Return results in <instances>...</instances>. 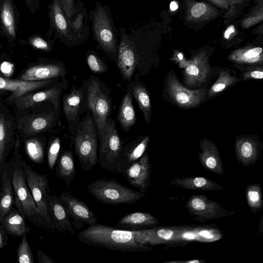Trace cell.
Listing matches in <instances>:
<instances>
[{"instance_id": "f6af8a7d", "label": "cell", "mask_w": 263, "mask_h": 263, "mask_svg": "<svg viewBox=\"0 0 263 263\" xmlns=\"http://www.w3.org/2000/svg\"><path fill=\"white\" fill-rule=\"evenodd\" d=\"M86 58L87 65L92 72L101 73L107 70L108 67L105 63L94 51L88 50L86 53Z\"/></svg>"}, {"instance_id": "484cf974", "label": "cell", "mask_w": 263, "mask_h": 263, "mask_svg": "<svg viewBox=\"0 0 263 263\" xmlns=\"http://www.w3.org/2000/svg\"><path fill=\"white\" fill-rule=\"evenodd\" d=\"M199 147L201 151L199 159L201 165L212 173L223 176V163L215 143L204 138L200 140Z\"/></svg>"}, {"instance_id": "7dc6e473", "label": "cell", "mask_w": 263, "mask_h": 263, "mask_svg": "<svg viewBox=\"0 0 263 263\" xmlns=\"http://www.w3.org/2000/svg\"><path fill=\"white\" fill-rule=\"evenodd\" d=\"M67 18H70L74 11L76 0H58Z\"/></svg>"}, {"instance_id": "4fadbf2b", "label": "cell", "mask_w": 263, "mask_h": 263, "mask_svg": "<svg viewBox=\"0 0 263 263\" xmlns=\"http://www.w3.org/2000/svg\"><path fill=\"white\" fill-rule=\"evenodd\" d=\"M166 85L170 99L181 108L197 107L204 100L207 94V90L204 88L191 90L184 87L174 73L167 76Z\"/></svg>"}, {"instance_id": "6f0895ef", "label": "cell", "mask_w": 263, "mask_h": 263, "mask_svg": "<svg viewBox=\"0 0 263 263\" xmlns=\"http://www.w3.org/2000/svg\"><path fill=\"white\" fill-rule=\"evenodd\" d=\"M178 8V4L175 1H173L171 3L170 9L172 11H175Z\"/></svg>"}, {"instance_id": "60d3db41", "label": "cell", "mask_w": 263, "mask_h": 263, "mask_svg": "<svg viewBox=\"0 0 263 263\" xmlns=\"http://www.w3.org/2000/svg\"><path fill=\"white\" fill-rule=\"evenodd\" d=\"M251 0H229V6L223 15L225 23L232 22L241 13Z\"/></svg>"}, {"instance_id": "f1b7e54d", "label": "cell", "mask_w": 263, "mask_h": 263, "mask_svg": "<svg viewBox=\"0 0 263 263\" xmlns=\"http://www.w3.org/2000/svg\"><path fill=\"white\" fill-rule=\"evenodd\" d=\"M159 223L158 219L151 214L136 212L129 213L122 217L115 228L121 230L135 231L155 227Z\"/></svg>"}, {"instance_id": "e0dca14e", "label": "cell", "mask_w": 263, "mask_h": 263, "mask_svg": "<svg viewBox=\"0 0 263 263\" xmlns=\"http://www.w3.org/2000/svg\"><path fill=\"white\" fill-rule=\"evenodd\" d=\"M58 78L37 81H27L18 79H10L0 73V90L7 91L8 95L3 103L10 105L17 98L32 91L39 90L58 81Z\"/></svg>"}, {"instance_id": "74e56055", "label": "cell", "mask_w": 263, "mask_h": 263, "mask_svg": "<svg viewBox=\"0 0 263 263\" xmlns=\"http://www.w3.org/2000/svg\"><path fill=\"white\" fill-rule=\"evenodd\" d=\"M240 80V78L232 74L230 70L223 69L219 72L216 81L207 91L206 96L209 97L214 96Z\"/></svg>"}, {"instance_id": "d6986e66", "label": "cell", "mask_w": 263, "mask_h": 263, "mask_svg": "<svg viewBox=\"0 0 263 263\" xmlns=\"http://www.w3.org/2000/svg\"><path fill=\"white\" fill-rule=\"evenodd\" d=\"M152 166L148 154L145 152L136 162L130 165L123 172L128 182L139 191L146 193L150 185Z\"/></svg>"}, {"instance_id": "9f6ffc18", "label": "cell", "mask_w": 263, "mask_h": 263, "mask_svg": "<svg viewBox=\"0 0 263 263\" xmlns=\"http://www.w3.org/2000/svg\"><path fill=\"white\" fill-rule=\"evenodd\" d=\"M9 94L7 91L0 90V107L4 104L3 103V97Z\"/></svg>"}, {"instance_id": "f907efd6", "label": "cell", "mask_w": 263, "mask_h": 263, "mask_svg": "<svg viewBox=\"0 0 263 263\" xmlns=\"http://www.w3.org/2000/svg\"><path fill=\"white\" fill-rule=\"evenodd\" d=\"M3 225L0 223V249L8 245V236Z\"/></svg>"}, {"instance_id": "7c38bea8", "label": "cell", "mask_w": 263, "mask_h": 263, "mask_svg": "<svg viewBox=\"0 0 263 263\" xmlns=\"http://www.w3.org/2000/svg\"><path fill=\"white\" fill-rule=\"evenodd\" d=\"M185 208L195 220L202 222L230 215V211L218 202L203 195L191 196L185 204Z\"/></svg>"}, {"instance_id": "30bf717a", "label": "cell", "mask_w": 263, "mask_h": 263, "mask_svg": "<svg viewBox=\"0 0 263 263\" xmlns=\"http://www.w3.org/2000/svg\"><path fill=\"white\" fill-rule=\"evenodd\" d=\"M99 141L98 162L100 167L107 171L117 172L123 142L112 119L107 120L105 132Z\"/></svg>"}, {"instance_id": "ac0fdd59", "label": "cell", "mask_w": 263, "mask_h": 263, "mask_svg": "<svg viewBox=\"0 0 263 263\" xmlns=\"http://www.w3.org/2000/svg\"><path fill=\"white\" fill-rule=\"evenodd\" d=\"M48 7L50 26L46 34L47 37L58 39L68 47H74V42L69 31L68 18L58 1L53 0Z\"/></svg>"}, {"instance_id": "db71d44e", "label": "cell", "mask_w": 263, "mask_h": 263, "mask_svg": "<svg viewBox=\"0 0 263 263\" xmlns=\"http://www.w3.org/2000/svg\"><path fill=\"white\" fill-rule=\"evenodd\" d=\"M236 28L233 25H230L226 30L223 37L226 40H230L232 39V36L235 35H233L236 33Z\"/></svg>"}, {"instance_id": "4316f807", "label": "cell", "mask_w": 263, "mask_h": 263, "mask_svg": "<svg viewBox=\"0 0 263 263\" xmlns=\"http://www.w3.org/2000/svg\"><path fill=\"white\" fill-rule=\"evenodd\" d=\"M16 8L13 0H0L1 33L10 43H13L16 37L18 18Z\"/></svg>"}, {"instance_id": "d4e9b609", "label": "cell", "mask_w": 263, "mask_h": 263, "mask_svg": "<svg viewBox=\"0 0 263 263\" xmlns=\"http://www.w3.org/2000/svg\"><path fill=\"white\" fill-rule=\"evenodd\" d=\"M184 20L188 23H201L218 17L221 11L212 4L195 0H184Z\"/></svg>"}, {"instance_id": "836d02e7", "label": "cell", "mask_w": 263, "mask_h": 263, "mask_svg": "<svg viewBox=\"0 0 263 263\" xmlns=\"http://www.w3.org/2000/svg\"><path fill=\"white\" fill-rule=\"evenodd\" d=\"M1 224L7 233L13 236H22L30 231L26 217L15 208L3 218Z\"/></svg>"}, {"instance_id": "9a60e30c", "label": "cell", "mask_w": 263, "mask_h": 263, "mask_svg": "<svg viewBox=\"0 0 263 263\" xmlns=\"http://www.w3.org/2000/svg\"><path fill=\"white\" fill-rule=\"evenodd\" d=\"M74 229L80 230L84 224L91 226L98 219L89 207L83 201L68 192H62L59 197Z\"/></svg>"}, {"instance_id": "681fc988", "label": "cell", "mask_w": 263, "mask_h": 263, "mask_svg": "<svg viewBox=\"0 0 263 263\" xmlns=\"http://www.w3.org/2000/svg\"><path fill=\"white\" fill-rule=\"evenodd\" d=\"M37 258L39 263H55L45 253L39 249L37 251Z\"/></svg>"}, {"instance_id": "52a82bcc", "label": "cell", "mask_w": 263, "mask_h": 263, "mask_svg": "<svg viewBox=\"0 0 263 263\" xmlns=\"http://www.w3.org/2000/svg\"><path fill=\"white\" fill-rule=\"evenodd\" d=\"M21 164L27 184L38 209L42 227L51 231L55 230L50 211V192L47 174L38 173L23 159Z\"/></svg>"}, {"instance_id": "6da1fadb", "label": "cell", "mask_w": 263, "mask_h": 263, "mask_svg": "<svg viewBox=\"0 0 263 263\" xmlns=\"http://www.w3.org/2000/svg\"><path fill=\"white\" fill-rule=\"evenodd\" d=\"M82 243L121 252L149 251L153 249L140 241V230H125L96 223L77 235Z\"/></svg>"}, {"instance_id": "ba28073f", "label": "cell", "mask_w": 263, "mask_h": 263, "mask_svg": "<svg viewBox=\"0 0 263 263\" xmlns=\"http://www.w3.org/2000/svg\"><path fill=\"white\" fill-rule=\"evenodd\" d=\"M87 188L97 200L111 205L133 204L145 196V193L123 185L115 178L93 181L87 185Z\"/></svg>"}, {"instance_id": "603a6c76", "label": "cell", "mask_w": 263, "mask_h": 263, "mask_svg": "<svg viewBox=\"0 0 263 263\" xmlns=\"http://www.w3.org/2000/svg\"><path fill=\"white\" fill-rule=\"evenodd\" d=\"M262 145L252 136H239L235 140V156L245 166L254 164L260 157Z\"/></svg>"}, {"instance_id": "8fae6325", "label": "cell", "mask_w": 263, "mask_h": 263, "mask_svg": "<svg viewBox=\"0 0 263 263\" xmlns=\"http://www.w3.org/2000/svg\"><path fill=\"white\" fill-rule=\"evenodd\" d=\"M64 84L58 81L43 89L30 91L14 100L10 105L13 106L15 109H20L49 101L53 104L58 118L61 122L60 103Z\"/></svg>"}, {"instance_id": "ee69618b", "label": "cell", "mask_w": 263, "mask_h": 263, "mask_svg": "<svg viewBox=\"0 0 263 263\" xmlns=\"http://www.w3.org/2000/svg\"><path fill=\"white\" fill-rule=\"evenodd\" d=\"M61 148V140L59 137H51L47 151L48 166L52 170L57 163Z\"/></svg>"}, {"instance_id": "1f68e13d", "label": "cell", "mask_w": 263, "mask_h": 263, "mask_svg": "<svg viewBox=\"0 0 263 263\" xmlns=\"http://www.w3.org/2000/svg\"><path fill=\"white\" fill-rule=\"evenodd\" d=\"M173 185L184 189L201 191H222L224 187L213 180L199 176L176 178L170 182Z\"/></svg>"}, {"instance_id": "e575fe53", "label": "cell", "mask_w": 263, "mask_h": 263, "mask_svg": "<svg viewBox=\"0 0 263 263\" xmlns=\"http://www.w3.org/2000/svg\"><path fill=\"white\" fill-rule=\"evenodd\" d=\"M56 176L63 180L68 189L77 175L71 148L63 153L57 161Z\"/></svg>"}, {"instance_id": "f546056e", "label": "cell", "mask_w": 263, "mask_h": 263, "mask_svg": "<svg viewBox=\"0 0 263 263\" xmlns=\"http://www.w3.org/2000/svg\"><path fill=\"white\" fill-rule=\"evenodd\" d=\"M228 59L232 63L239 65H262V48L259 46H245L231 52Z\"/></svg>"}, {"instance_id": "d590c367", "label": "cell", "mask_w": 263, "mask_h": 263, "mask_svg": "<svg viewBox=\"0 0 263 263\" xmlns=\"http://www.w3.org/2000/svg\"><path fill=\"white\" fill-rule=\"evenodd\" d=\"M138 104L147 124L151 121L152 105L148 91L145 86L137 80L131 81L127 89Z\"/></svg>"}, {"instance_id": "c3c4849f", "label": "cell", "mask_w": 263, "mask_h": 263, "mask_svg": "<svg viewBox=\"0 0 263 263\" xmlns=\"http://www.w3.org/2000/svg\"><path fill=\"white\" fill-rule=\"evenodd\" d=\"M171 60L178 64L180 68H185L192 62V59L186 60L183 53L179 51L174 52Z\"/></svg>"}, {"instance_id": "d6a6232c", "label": "cell", "mask_w": 263, "mask_h": 263, "mask_svg": "<svg viewBox=\"0 0 263 263\" xmlns=\"http://www.w3.org/2000/svg\"><path fill=\"white\" fill-rule=\"evenodd\" d=\"M29 159L37 164L44 162L46 138L42 134L35 135L21 139Z\"/></svg>"}, {"instance_id": "680465c9", "label": "cell", "mask_w": 263, "mask_h": 263, "mask_svg": "<svg viewBox=\"0 0 263 263\" xmlns=\"http://www.w3.org/2000/svg\"><path fill=\"white\" fill-rule=\"evenodd\" d=\"M1 48H2V45H1V44L0 43V52H1Z\"/></svg>"}, {"instance_id": "ffe728a7", "label": "cell", "mask_w": 263, "mask_h": 263, "mask_svg": "<svg viewBox=\"0 0 263 263\" xmlns=\"http://www.w3.org/2000/svg\"><path fill=\"white\" fill-rule=\"evenodd\" d=\"M192 62L184 68L183 81L188 87L199 86L207 80L211 72L208 57L201 51L192 57Z\"/></svg>"}, {"instance_id": "2e32d148", "label": "cell", "mask_w": 263, "mask_h": 263, "mask_svg": "<svg viewBox=\"0 0 263 263\" xmlns=\"http://www.w3.org/2000/svg\"><path fill=\"white\" fill-rule=\"evenodd\" d=\"M16 134L15 117L4 103L0 107V179L8 155L14 147Z\"/></svg>"}, {"instance_id": "3957f363", "label": "cell", "mask_w": 263, "mask_h": 263, "mask_svg": "<svg viewBox=\"0 0 263 263\" xmlns=\"http://www.w3.org/2000/svg\"><path fill=\"white\" fill-rule=\"evenodd\" d=\"M117 64L124 80L130 81L136 70L140 69L144 58L143 29L127 30L119 27Z\"/></svg>"}, {"instance_id": "8992f818", "label": "cell", "mask_w": 263, "mask_h": 263, "mask_svg": "<svg viewBox=\"0 0 263 263\" xmlns=\"http://www.w3.org/2000/svg\"><path fill=\"white\" fill-rule=\"evenodd\" d=\"M72 138L82 170L90 171L98 161V136L89 115L87 114L80 121Z\"/></svg>"}, {"instance_id": "f5cc1de1", "label": "cell", "mask_w": 263, "mask_h": 263, "mask_svg": "<svg viewBox=\"0 0 263 263\" xmlns=\"http://www.w3.org/2000/svg\"><path fill=\"white\" fill-rule=\"evenodd\" d=\"M25 2L32 14H34L35 10L39 8L40 0H25Z\"/></svg>"}, {"instance_id": "f35d334b", "label": "cell", "mask_w": 263, "mask_h": 263, "mask_svg": "<svg viewBox=\"0 0 263 263\" xmlns=\"http://www.w3.org/2000/svg\"><path fill=\"white\" fill-rule=\"evenodd\" d=\"M246 197L250 211L253 213L256 214L263 206L260 184H249L246 189Z\"/></svg>"}, {"instance_id": "8d00e7d4", "label": "cell", "mask_w": 263, "mask_h": 263, "mask_svg": "<svg viewBox=\"0 0 263 263\" xmlns=\"http://www.w3.org/2000/svg\"><path fill=\"white\" fill-rule=\"evenodd\" d=\"M117 119L124 132H128L136 123V118L133 105V96L128 90L122 101Z\"/></svg>"}, {"instance_id": "9c48e42d", "label": "cell", "mask_w": 263, "mask_h": 263, "mask_svg": "<svg viewBox=\"0 0 263 263\" xmlns=\"http://www.w3.org/2000/svg\"><path fill=\"white\" fill-rule=\"evenodd\" d=\"M86 102L93 114L99 139L103 136L110 114L112 101L103 91L101 80L91 77L86 91Z\"/></svg>"}, {"instance_id": "83f0119b", "label": "cell", "mask_w": 263, "mask_h": 263, "mask_svg": "<svg viewBox=\"0 0 263 263\" xmlns=\"http://www.w3.org/2000/svg\"><path fill=\"white\" fill-rule=\"evenodd\" d=\"M149 141V136H141L123 146L117 172L123 174L130 165L137 161L145 152Z\"/></svg>"}, {"instance_id": "ab89813d", "label": "cell", "mask_w": 263, "mask_h": 263, "mask_svg": "<svg viewBox=\"0 0 263 263\" xmlns=\"http://www.w3.org/2000/svg\"><path fill=\"white\" fill-rule=\"evenodd\" d=\"M263 3L262 0H257L254 5L248 14L242 19L240 26L243 29L248 28L262 21Z\"/></svg>"}, {"instance_id": "7402d4cb", "label": "cell", "mask_w": 263, "mask_h": 263, "mask_svg": "<svg viewBox=\"0 0 263 263\" xmlns=\"http://www.w3.org/2000/svg\"><path fill=\"white\" fill-rule=\"evenodd\" d=\"M89 16L84 3L78 0L74 5V11L68 18L69 31L74 46H78L87 40L90 33Z\"/></svg>"}, {"instance_id": "7a4b0ae2", "label": "cell", "mask_w": 263, "mask_h": 263, "mask_svg": "<svg viewBox=\"0 0 263 263\" xmlns=\"http://www.w3.org/2000/svg\"><path fill=\"white\" fill-rule=\"evenodd\" d=\"M14 117L17 135L21 139L51 131L57 125L63 127L53 104L49 101L15 109Z\"/></svg>"}, {"instance_id": "cb8c5ba5", "label": "cell", "mask_w": 263, "mask_h": 263, "mask_svg": "<svg viewBox=\"0 0 263 263\" xmlns=\"http://www.w3.org/2000/svg\"><path fill=\"white\" fill-rule=\"evenodd\" d=\"M13 166V157L8 162H6L0 179V223L14 204L12 185Z\"/></svg>"}, {"instance_id": "5bb4252c", "label": "cell", "mask_w": 263, "mask_h": 263, "mask_svg": "<svg viewBox=\"0 0 263 263\" xmlns=\"http://www.w3.org/2000/svg\"><path fill=\"white\" fill-rule=\"evenodd\" d=\"M65 74L66 69L62 62L40 58L37 61L29 64L16 79L27 81H37L59 78Z\"/></svg>"}, {"instance_id": "11a10c76", "label": "cell", "mask_w": 263, "mask_h": 263, "mask_svg": "<svg viewBox=\"0 0 263 263\" xmlns=\"http://www.w3.org/2000/svg\"><path fill=\"white\" fill-rule=\"evenodd\" d=\"M205 260H199V259H192L188 260H180V261H171L166 262L169 263H202L205 262Z\"/></svg>"}, {"instance_id": "b9f144b4", "label": "cell", "mask_w": 263, "mask_h": 263, "mask_svg": "<svg viewBox=\"0 0 263 263\" xmlns=\"http://www.w3.org/2000/svg\"><path fill=\"white\" fill-rule=\"evenodd\" d=\"M56 39H49L39 35H34L28 39V44L33 48L44 52H50L53 48L54 43Z\"/></svg>"}, {"instance_id": "816d5d0a", "label": "cell", "mask_w": 263, "mask_h": 263, "mask_svg": "<svg viewBox=\"0 0 263 263\" xmlns=\"http://www.w3.org/2000/svg\"><path fill=\"white\" fill-rule=\"evenodd\" d=\"M220 9L227 10L229 6V0H208Z\"/></svg>"}, {"instance_id": "44dd1931", "label": "cell", "mask_w": 263, "mask_h": 263, "mask_svg": "<svg viewBox=\"0 0 263 263\" xmlns=\"http://www.w3.org/2000/svg\"><path fill=\"white\" fill-rule=\"evenodd\" d=\"M85 92L83 87L78 89L73 85L69 92L65 93L63 97V109L69 125V131L72 135L80 122V116Z\"/></svg>"}, {"instance_id": "277c9868", "label": "cell", "mask_w": 263, "mask_h": 263, "mask_svg": "<svg viewBox=\"0 0 263 263\" xmlns=\"http://www.w3.org/2000/svg\"><path fill=\"white\" fill-rule=\"evenodd\" d=\"M89 20L97 47L117 62L120 33L114 24L109 7L96 2L95 8L89 11Z\"/></svg>"}, {"instance_id": "5b68a950", "label": "cell", "mask_w": 263, "mask_h": 263, "mask_svg": "<svg viewBox=\"0 0 263 263\" xmlns=\"http://www.w3.org/2000/svg\"><path fill=\"white\" fill-rule=\"evenodd\" d=\"M21 139L17 135L13 147L14 166L12 185L16 209L27 219L37 227H42L38 209L27 184L21 164L20 153Z\"/></svg>"}, {"instance_id": "7bdbcfd3", "label": "cell", "mask_w": 263, "mask_h": 263, "mask_svg": "<svg viewBox=\"0 0 263 263\" xmlns=\"http://www.w3.org/2000/svg\"><path fill=\"white\" fill-rule=\"evenodd\" d=\"M17 259L20 263H34V258L26 234L22 236L16 251Z\"/></svg>"}, {"instance_id": "4dcf8cb0", "label": "cell", "mask_w": 263, "mask_h": 263, "mask_svg": "<svg viewBox=\"0 0 263 263\" xmlns=\"http://www.w3.org/2000/svg\"><path fill=\"white\" fill-rule=\"evenodd\" d=\"M49 204L51 216L55 230L58 232H69L70 234L74 235L75 229L59 197L50 194Z\"/></svg>"}, {"instance_id": "bcb514c9", "label": "cell", "mask_w": 263, "mask_h": 263, "mask_svg": "<svg viewBox=\"0 0 263 263\" xmlns=\"http://www.w3.org/2000/svg\"><path fill=\"white\" fill-rule=\"evenodd\" d=\"M235 66L241 68L240 76L245 81L262 79L263 68L262 65Z\"/></svg>"}]
</instances>
